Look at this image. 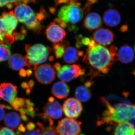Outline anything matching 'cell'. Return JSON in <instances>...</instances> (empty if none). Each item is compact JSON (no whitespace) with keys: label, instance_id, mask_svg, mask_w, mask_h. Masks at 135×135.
I'll return each mask as SVG.
<instances>
[{"label":"cell","instance_id":"6","mask_svg":"<svg viewBox=\"0 0 135 135\" xmlns=\"http://www.w3.org/2000/svg\"><path fill=\"white\" fill-rule=\"evenodd\" d=\"M81 123L75 119L65 118L59 121L56 128L59 135H79Z\"/></svg>","mask_w":135,"mask_h":135},{"label":"cell","instance_id":"8","mask_svg":"<svg viewBox=\"0 0 135 135\" xmlns=\"http://www.w3.org/2000/svg\"><path fill=\"white\" fill-rule=\"evenodd\" d=\"M35 75L40 83L50 84L55 79V71L50 64H44L37 67L35 72Z\"/></svg>","mask_w":135,"mask_h":135},{"label":"cell","instance_id":"24","mask_svg":"<svg viewBox=\"0 0 135 135\" xmlns=\"http://www.w3.org/2000/svg\"><path fill=\"white\" fill-rule=\"evenodd\" d=\"M24 23L27 28L36 33H40L41 30L43 28V26L41 24L40 21L37 19L35 14Z\"/></svg>","mask_w":135,"mask_h":135},{"label":"cell","instance_id":"33","mask_svg":"<svg viewBox=\"0 0 135 135\" xmlns=\"http://www.w3.org/2000/svg\"><path fill=\"white\" fill-rule=\"evenodd\" d=\"M25 135H41L40 130L38 128L32 131L26 132Z\"/></svg>","mask_w":135,"mask_h":135},{"label":"cell","instance_id":"49","mask_svg":"<svg viewBox=\"0 0 135 135\" xmlns=\"http://www.w3.org/2000/svg\"><path fill=\"white\" fill-rule=\"evenodd\" d=\"M21 118L22 120L25 121H26L28 120V118L25 115H21Z\"/></svg>","mask_w":135,"mask_h":135},{"label":"cell","instance_id":"17","mask_svg":"<svg viewBox=\"0 0 135 135\" xmlns=\"http://www.w3.org/2000/svg\"><path fill=\"white\" fill-rule=\"evenodd\" d=\"M101 25V17L95 12H91L88 14L84 20V26L90 31L98 29Z\"/></svg>","mask_w":135,"mask_h":135},{"label":"cell","instance_id":"40","mask_svg":"<svg viewBox=\"0 0 135 135\" xmlns=\"http://www.w3.org/2000/svg\"><path fill=\"white\" fill-rule=\"evenodd\" d=\"M40 13L41 14L44 18H46V17L48 16V15L47 14V12L45 11V10L43 8H41V9L40 11Z\"/></svg>","mask_w":135,"mask_h":135},{"label":"cell","instance_id":"7","mask_svg":"<svg viewBox=\"0 0 135 135\" xmlns=\"http://www.w3.org/2000/svg\"><path fill=\"white\" fill-rule=\"evenodd\" d=\"M84 69H82L80 65H65L57 71V75L62 81L68 82L77 78L80 75H84Z\"/></svg>","mask_w":135,"mask_h":135},{"label":"cell","instance_id":"21","mask_svg":"<svg viewBox=\"0 0 135 135\" xmlns=\"http://www.w3.org/2000/svg\"><path fill=\"white\" fill-rule=\"evenodd\" d=\"M10 68L14 70H20L26 65L25 57L19 54H15L10 57L8 61Z\"/></svg>","mask_w":135,"mask_h":135},{"label":"cell","instance_id":"36","mask_svg":"<svg viewBox=\"0 0 135 135\" xmlns=\"http://www.w3.org/2000/svg\"><path fill=\"white\" fill-rule=\"evenodd\" d=\"M68 5L76 6L79 7L81 6V3L77 1H70Z\"/></svg>","mask_w":135,"mask_h":135},{"label":"cell","instance_id":"45","mask_svg":"<svg viewBox=\"0 0 135 135\" xmlns=\"http://www.w3.org/2000/svg\"><path fill=\"white\" fill-rule=\"evenodd\" d=\"M54 68L57 71H59L61 68V65L59 63H56L54 65Z\"/></svg>","mask_w":135,"mask_h":135},{"label":"cell","instance_id":"43","mask_svg":"<svg viewBox=\"0 0 135 135\" xmlns=\"http://www.w3.org/2000/svg\"><path fill=\"white\" fill-rule=\"evenodd\" d=\"M36 17L37 19L40 21H41L42 20L45 18L41 14H40V13L37 14V15H36Z\"/></svg>","mask_w":135,"mask_h":135},{"label":"cell","instance_id":"42","mask_svg":"<svg viewBox=\"0 0 135 135\" xmlns=\"http://www.w3.org/2000/svg\"><path fill=\"white\" fill-rule=\"evenodd\" d=\"M18 130L20 132H25L26 131V128L23 124H21L18 127Z\"/></svg>","mask_w":135,"mask_h":135},{"label":"cell","instance_id":"34","mask_svg":"<svg viewBox=\"0 0 135 135\" xmlns=\"http://www.w3.org/2000/svg\"><path fill=\"white\" fill-rule=\"evenodd\" d=\"M36 127L35 124L32 122H29L26 125V128L29 131H32Z\"/></svg>","mask_w":135,"mask_h":135},{"label":"cell","instance_id":"28","mask_svg":"<svg viewBox=\"0 0 135 135\" xmlns=\"http://www.w3.org/2000/svg\"><path fill=\"white\" fill-rule=\"evenodd\" d=\"M11 105L15 110H18L20 108H26V100L22 98H16Z\"/></svg>","mask_w":135,"mask_h":135},{"label":"cell","instance_id":"3","mask_svg":"<svg viewBox=\"0 0 135 135\" xmlns=\"http://www.w3.org/2000/svg\"><path fill=\"white\" fill-rule=\"evenodd\" d=\"M25 50V66L32 70H35L39 65L46 62L51 52L49 48L40 44L26 45Z\"/></svg>","mask_w":135,"mask_h":135},{"label":"cell","instance_id":"22","mask_svg":"<svg viewBox=\"0 0 135 135\" xmlns=\"http://www.w3.org/2000/svg\"><path fill=\"white\" fill-rule=\"evenodd\" d=\"M75 96L79 101L83 102H86L92 97V92L88 88L85 86L77 87L75 90Z\"/></svg>","mask_w":135,"mask_h":135},{"label":"cell","instance_id":"53","mask_svg":"<svg viewBox=\"0 0 135 135\" xmlns=\"http://www.w3.org/2000/svg\"><path fill=\"white\" fill-rule=\"evenodd\" d=\"M54 57H53V56H50L49 57V60L50 61H52L54 60Z\"/></svg>","mask_w":135,"mask_h":135},{"label":"cell","instance_id":"56","mask_svg":"<svg viewBox=\"0 0 135 135\" xmlns=\"http://www.w3.org/2000/svg\"><path fill=\"white\" fill-rule=\"evenodd\" d=\"M0 100H1V99H0Z\"/></svg>","mask_w":135,"mask_h":135},{"label":"cell","instance_id":"29","mask_svg":"<svg viewBox=\"0 0 135 135\" xmlns=\"http://www.w3.org/2000/svg\"><path fill=\"white\" fill-rule=\"evenodd\" d=\"M0 135H18L12 129L7 127H3L0 129ZM20 135H22L20 134Z\"/></svg>","mask_w":135,"mask_h":135},{"label":"cell","instance_id":"37","mask_svg":"<svg viewBox=\"0 0 135 135\" xmlns=\"http://www.w3.org/2000/svg\"><path fill=\"white\" fill-rule=\"evenodd\" d=\"M90 41V39L89 38H86V37L83 38L81 40V43H82L83 44L85 45V46L89 45Z\"/></svg>","mask_w":135,"mask_h":135},{"label":"cell","instance_id":"12","mask_svg":"<svg viewBox=\"0 0 135 135\" xmlns=\"http://www.w3.org/2000/svg\"><path fill=\"white\" fill-rule=\"evenodd\" d=\"M17 94V86L14 84L4 83L0 85V98L10 104H12Z\"/></svg>","mask_w":135,"mask_h":135},{"label":"cell","instance_id":"30","mask_svg":"<svg viewBox=\"0 0 135 135\" xmlns=\"http://www.w3.org/2000/svg\"><path fill=\"white\" fill-rule=\"evenodd\" d=\"M96 2V1H88L87 3L84 7L82 9V11L83 12H87L89 11L90 9V5L94 3V2Z\"/></svg>","mask_w":135,"mask_h":135},{"label":"cell","instance_id":"48","mask_svg":"<svg viewBox=\"0 0 135 135\" xmlns=\"http://www.w3.org/2000/svg\"><path fill=\"white\" fill-rule=\"evenodd\" d=\"M92 85V83L91 82V81H87L85 83V85L86 87L89 88L90 87H91V86Z\"/></svg>","mask_w":135,"mask_h":135},{"label":"cell","instance_id":"38","mask_svg":"<svg viewBox=\"0 0 135 135\" xmlns=\"http://www.w3.org/2000/svg\"><path fill=\"white\" fill-rule=\"evenodd\" d=\"M70 1H55V6H57L61 3H67L69 4Z\"/></svg>","mask_w":135,"mask_h":135},{"label":"cell","instance_id":"18","mask_svg":"<svg viewBox=\"0 0 135 135\" xmlns=\"http://www.w3.org/2000/svg\"><path fill=\"white\" fill-rule=\"evenodd\" d=\"M118 55L119 60L124 64L131 62L135 56L133 49L128 46H123L121 47L118 51Z\"/></svg>","mask_w":135,"mask_h":135},{"label":"cell","instance_id":"41","mask_svg":"<svg viewBox=\"0 0 135 135\" xmlns=\"http://www.w3.org/2000/svg\"><path fill=\"white\" fill-rule=\"evenodd\" d=\"M35 83L34 81L33 80H30V81L28 83V86H29V89H31L33 87Z\"/></svg>","mask_w":135,"mask_h":135},{"label":"cell","instance_id":"26","mask_svg":"<svg viewBox=\"0 0 135 135\" xmlns=\"http://www.w3.org/2000/svg\"><path fill=\"white\" fill-rule=\"evenodd\" d=\"M11 55L10 46L4 44L0 45V62L8 60Z\"/></svg>","mask_w":135,"mask_h":135},{"label":"cell","instance_id":"35","mask_svg":"<svg viewBox=\"0 0 135 135\" xmlns=\"http://www.w3.org/2000/svg\"><path fill=\"white\" fill-rule=\"evenodd\" d=\"M5 116V111L3 110L2 104H0V121L2 120Z\"/></svg>","mask_w":135,"mask_h":135},{"label":"cell","instance_id":"54","mask_svg":"<svg viewBox=\"0 0 135 135\" xmlns=\"http://www.w3.org/2000/svg\"><path fill=\"white\" fill-rule=\"evenodd\" d=\"M2 44H3V43L2 41L1 40V38H0V45Z\"/></svg>","mask_w":135,"mask_h":135},{"label":"cell","instance_id":"55","mask_svg":"<svg viewBox=\"0 0 135 135\" xmlns=\"http://www.w3.org/2000/svg\"></svg>","mask_w":135,"mask_h":135},{"label":"cell","instance_id":"51","mask_svg":"<svg viewBox=\"0 0 135 135\" xmlns=\"http://www.w3.org/2000/svg\"><path fill=\"white\" fill-rule=\"evenodd\" d=\"M4 108H5V109H7V110H12V107H11L10 106H9V105H5V106H4Z\"/></svg>","mask_w":135,"mask_h":135},{"label":"cell","instance_id":"52","mask_svg":"<svg viewBox=\"0 0 135 135\" xmlns=\"http://www.w3.org/2000/svg\"><path fill=\"white\" fill-rule=\"evenodd\" d=\"M50 12H51V13L54 14V13L55 12V9L54 8H51L50 9Z\"/></svg>","mask_w":135,"mask_h":135},{"label":"cell","instance_id":"10","mask_svg":"<svg viewBox=\"0 0 135 135\" xmlns=\"http://www.w3.org/2000/svg\"><path fill=\"white\" fill-rule=\"evenodd\" d=\"M45 33L49 40L54 43L62 41L66 35L64 29L55 23H51L49 25Z\"/></svg>","mask_w":135,"mask_h":135},{"label":"cell","instance_id":"23","mask_svg":"<svg viewBox=\"0 0 135 135\" xmlns=\"http://www.w3.org/2000/svg\"><path fill=\"white\" fill-rule=\"evenodd\" d=\"M20 120L19 114L15 112L7 114L4 119L5 125L13 129L16 128L19 126Z\"/></svg>","mask_w":135,"mask_h":135},{"label":"cell","instance_id":"15","mask_svg":"<svg viewBox=\"0 0 135 135\" xmlns=\"http://www.w3.org/2000/svg\"><path fill=\"white\" fill-rule=\"evenodd\" d=\"M103 20L104 23L108 26L114 27L117 26L121 22V17L116 10H107L104 14Z\"/></svg>","mask_w":135,"mask_h":135},{"label":"cell","instance_id":"25","mask_svg":"<svg viewBox=\"0 0 135 135\" xmlns=\"http://www.w3.org/2000/svg\"><path fill=\"white\" fill-rule=\"evenodd\" d=\"M37 124L40 130L41 135H59L55 126H49L46 127L40 122H37Z\"/></svg>","mask_w":135,"mask_h":135},{"label":"cell","instance_id":"13","mask_svg":"<svg viewBox=\"0 0 135 135\" xmlns=\"http://www.w3.org/2000/svg\"><path fill=\"white\" fill-rule=\"evenodd\" d=\"M44 114L52 119H57L62 115V109L60 104L55 100L49 101L43 108Z\"/></svg>","mask_w":135,"mask_h":135},{"label":"cell","instance_id":"20","mask_svg":"<svg viewBox=\"0 0 135 135\" xmlns=\"http://www.w3.org/2000/svg\"><path fill=\"white\" fill-rule=\"evenodd\" d=\"M83 52L77 50L73 47H68L65 49L63 59L67 64H73L78 60L80 57L82 56Z\"/></svg>","mask_w":135,"mask_h":135},{"label":"cell","instance_id":"46","mask_svg":"<svg viewBox=\"0 0 135 135\" xmlns=\"http://www.w3.org/2000/svg\"><path fill=\"white\" fill-rule=\"evenodd\" d=\"M19 112L21 115H25V114H26L25 108H20L19 110Z\"/></svg>","mask_w":135,"mask_h":135},{"label":"cell","instance_id":"2","mask_svg":"<svg viewBox=\"0 0 135 135\" xmlns=\"http://www.w3.org/2000/svg\"><path fill=\"white\" fill-rule=\"evenodd\" d=\"M101 101L106 109L98 118L97 126L104 124H119L135 119V104L118 103L112 105L103 98Z\"/></svg>","mask_w":135,"mask_h":135},{"label":"cell","instance_id":"19","mask_svg":"<svg viewBox=\"0 0 135 135\" xmlns=\"http://www.w3.org/2000/svg\"><path fill=\"white\" fill-rule=\"evenodd\" d=\"M113 135H135V126L128 122L117 124Z\"/></svg>","mask_w":135,"mask_h":135},{"label":"cell","instance_id":"32","mask_svg":"<svg viewBox=\"0 0 135 135\" xmlns=\"http://www.w3.org/2000/svg\"><path fill=\"white\" fill-rule=\"evenodd\" d=\"M16 1H0V8L6 6L7 7L11 3L16 2Z\"/></svg>","mask_w":135,"mask_h":135},{"label":"cell","instance_id":"11","mask_svg":"<svg viewBox=\"0 0 135 135\" xmlns=\"http://www.w3.org/2000/svg\"><path fill=\"white\" fill-rule=\"evenodd\" d=\"M114 34L109 29L100 28L94 32L92 38L97 44L104 46L110 45L114 40Z\"/></svg>","mask_w":135,"mask_h":135},{"label":"cell","instance_id":"9","mask_svg":"<svg viewBox=\"0 0 135 135\" xmlns=\"http://www.w3.org/2000/svg\"><path fill=\"white\" fill-rule=\"evenodd\" d=\"M83 109L82 104L76 98H68L63 104V112L68 118L74 119L78 118L81 114Z\"/></svg>","mask_w":135,"mask_h":135},{"label":"cell","instance_id":"4","mask_svg":"<svg viewBox=\"0 0 135 135\" xmlns=\"http://www.w3.org/2000/svg\"><path fill=\"white\" fill-rule=\"evenodd\" d=\"M18 23V20L13 11L3 12L0 16V37L4 41H7L11 36Z\"/></svg>","mask_w":135,"mask_h":135},{"label":"cell","instance_id":"16","mask_svg":"<svg viewBox=\"0 0 135 135\" xmlns=\"http://www.w3.org/2000/svg\"><path fill=\"white\" fill-rule=\"evenodd\" d=\"M51 92L56 97L59 99H64L70 94V87L65 82L58 81L53 84L51 88Z\"/></svg>","mask_w":135,"mask_h":135},{"label":"cell","instance_id":"5","mask_svg":"<svg viewBox=\"0 0 135 135\" xmlns=\"http://www.w3.org/2000/svg\"><path fill=\"white\" fill-rule=\"evenodd\" d=\"M58 16L65 23H76L82 19L83 11L81 9L76 6L64 5L59 11Z\"/></svg>","mask_w":135,"mask_h":135},{"label":"cell","instance_id":"31","mask_svg":"<svg viewBox=\"0 0 135 135\" xmlns=\"http://www.w3.org/2000/svg\"><path fill=\"white\" fill-rule=\"evenodd\" d=\"M54 22L55 23H57L59 25V26H60L62 28H66V27H67L66 23L63 21V20H61V19H60L59 18H56L54 20Z\"/></svg>","mask_w":135,"mask_h":135},{"label":"cell","instance_id":"50","mask_svg":"<svg viewBox=\"0 0 135 135\" xmlns=\"http://www.w3.org/2000/svg\"><path fill=\"white\" fill-rule=\"evenodd\" d=\"M27 76L29 77L32 74V71L31 70H26Z\"/></svg>","mask_w":135,"mask_h":135},{"label":"cell","instance_id":"1","mask_svg":"<svg viewBox=\"0 0 135 135\" xmlns=\"http://www.w3.org/2000/svg\"><path fill=\"white\" fill-rule=\"evenodd\" d=\"M116 51L114 46L108 49L97 44L93 47L87 49L83 61L98 73L106 74L114 63L119 60Z\"/></svg>","mask_w":135,"mask_h":135},{"label":"cell","instance_id":"27","mask_svg":"<svg viewBox=\"0 0 135 135\" xmlns=\"http://www.w3.org/2000/svg\"><path fill=\"white\" fill-rule=\"evenodd\" d=\"M65 47L61 43L54 44L53 49L56 58H60L62 57L65 52Z\"/></svg>","mask_w":135,"mask_h":135},{"label":"cell","instance_id":"44","mask_svg":"<svg viewBox=\"0 0 135 135\" xmlns=\"http://www.w3.org/2000/svg\"><path fill=\"white\" fill-rule=\"evenodd\" d=\"M21 87L23 89H29V86H28V83H27L26 82H23L21 84Z\"/></svg>","mask_w":135,"mask_h":135},{"label":"cell","instance_id":"14","mask_svg":"<svg viewBox=\"0 0 135 135\" xmlns=\"http://www.w3.org/2000/svg\"><path fill=\"white\" fill-rule=\"evenodd\" d=\"M31 8L27 4L20 3L15 8L14 15L18 21L24 23L35 15Z\"/></svg>","mask_w":135,"mask_h":135},{"label":"cell","instance_id":"39","mask_svg":"<svg viewBox=\"0 0 135 135\" xmlns=\"http://www.w3.org/2000/svg\"><path fill=\"white\" fill-rule=\"evenodd\" d=\"M19 75L21 77H25L27 76L26 70L22 69L20 71Z\"/></svg>","mask_w":135,"mask_h":135},{"label":"cell","instance_id":"47","mask_svg":"<svg viewBox=\"0 0 135 135\" xmlns=\"http://www.w3.org/2000/svg\"><path fill=\"white\" fill-rule=\"evenodd\" d=\"M83 44L81 43V42L78 41L77 42V43L76 44V47L77 48H80L82 47Z\"/></svg>","mask_w":135,"mask_h":135}]
</instances>
